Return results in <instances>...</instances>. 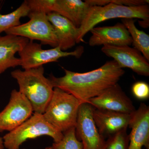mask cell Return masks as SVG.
Instances as JSON below:
<instances>
[{
	"instance_id": "cell-1",
	"label": "cell",
	"mask_w": 149,
	"mask_h": 149,
	"mask_svg": "<svg viewBox=\"0 0 149 149\" xmlns=\"http://www.w3.org/2000/svg\"><path fill=\"white\" fill-rule=\"evenodd\" d=\"M65 75L56 77L49 75L53 86L72 95L81 103H88L111 86L118 83L125 71L114 60L107 61L100 67L80 73L62 68Z\"/></svg>"
},
{
	"instance_id": "cell-2",
	"label": "cell",
	"mask_w": 149,
	"mask_h": 149,
	"mask_svg": "<svg viewBox=\"0 0 149 149\" xmlns=\"http://www.w3.org/2000/svg\"><path fill=\"white\" fill-rule=\"evenodd\" d=\"M43 66L11 72L18 84L21 93L28 100L34 113L43 114L53 94L54 87L49 78L44 75Z\"/></svg>"
},
{
	"instance_id": "cell-3",
	"label": "cell",
	"mask_w": 149,
	"mask_h": 149,
	"mask_svg": "<svg viewBox=\"0 0 149 149\" xmlns=\"http://www.w3.org/2000/svg\"><path fill=\"white\" fill-rule=\"evenodd\" d=\"M118 18H139L149 21V5L126 6L109 3L104 6H91L83 23L77 29L76 44L83 42L84 36L97 24Z\"/></svg>"
},
{
	"instance_id": "cell-4",
	"label": "cell",
	"mask_w": 149,
	"mask_h": 149,
	"mask_svg": "<svg viewBox=\"0 0 149 149\" xmlns=\"http://www.w3.org/2000/svg\"><path fill=\"white\" fill-rule=\"evenodd\" d=\"M81 104L72 95L54 88L43 116L51 125L63 133L75 127Z\"/></svg>"
},
{
	"instance_id": "cell-5",
	"label": "cell",
	"mask_w": 149,
	"mask_h": 149,
	"mask_svg": "<svg viewBox=\"0 0 149 149\" xmlns=\"http://www.w3.org/2000/svg\"><path fill=\"white\" fill-rule=\"evenodd\" d=\"M45 136L51 137L56 143L62 139L63 134L49 123L43 114L34 113L21 125L6 134L3 139L5 148L19 149L27 140Z\"/></svg>"
},
{
	"instance_id": "cell-6",
	"label": "cell",
	"mask_w": 149,
	"mask_h": 149,
	"mask_svg": "<svg viewBox=\"0 0 149 149\" xmlns=\"http://www.w3.org/2000/svg\"><path fill=\"white\" fill-rule=\"evenodd\" d=\"M29 20L26 23L10 28L6 35H15L29 40H39L41 45L55 48L58 45L54 28L48 19L47 14L42 12H29Z\"/></svg>"
},
{
	"instance_id": "cell-7",
	"label": "cell",
	"mask_w": 149,
	"mask_h": 149,
	"mask_svg": "<svg viewBox=\"0 0 149 149\" xmlns=\"http://www.w3.org/2000/svg\"><path fill=\"white\" fill-rule=\"evenodd\" d=\"M84 52V48L80 46L72 52H64L58 47L43 49L42 45L29 40L22 49L18 53L21 65L24 70L43 66L49 63L57 62L60 58L68 56L80 58Z\"/></svg>"
},
{
	"instance_id": "cell-8",
	"label": "cell",
	"mask_w": 149,
	"mask_h": 149,
	"mask_svg": "<svg viewBox=\"0 0 149 149\" xmlns=\"http://www.w3.org/2000/svg\"><path fill=\"white\" fill-rule=\"evenodd\" d=\"M94 109L88 103L81 104L79 108L75 133L83 149H104L106 141L99 133L93 119Z\"/></svg>"
},
{
	"instance_id": "cell-9",
	"label": "cell",
	"mask_w": 149,
	"mask_h": 149,
	"mask_svg": "<svg viewBox=\"0 0 149 149\" xmlns=\"http://www.w3.org/2000/svg\"><path fill=\"white\" fill-rule=\"evenodd\" d=\"M33 110L28 100L15 89L9 101L0 112V132L12 131L31 117Z\"/></svg>"
},
{
	"instance_id": "cell-10",
	"label": "cell",
	"mask_w": 149,
	"mask_h": 149,
	"mask_svg": "<svg viewBox=\"0 0 149 149\" xmlns=\"http://www.w3.org/2000/svg\"><path fill=\"white\" fill-rule=\"evenodd\" d=\"M102 52L112 58L120 68H130L139 75H149V61L135 48L129 46H103Z\"/></svg>"
},
{
	"instance_id": "cell-11",
	"label": "cell",
	"mask_w": 149,
	"mask_h": 149,
	"mask_svg": "<svg viewBox=\"0 0 149 149\" xmlns=\"http://www.w3.org/2000/svg\"><path fill=\"white\" fill-rule=\"evenodd\" d=\"M88 103L96 109L132 114L136 110L131 99L117 83L91 99Z\"/></svg>"
},
{
	"instance_id": "cell-12",
	"label": "cell",
	"mask_w": 149,
	"mask_h": 149,
	"mask_svg": "<svg viewBox=\"0 0 149 149\" xmlns=\"http://www.w3.org/2000/svg\"><path fill=\"white\" fill-rule=\"evenodd\" d=\"M90 32L92 35L89 41V45L129 46L132 40L128 29L123 23L113 26L94 27Z\"/></svg>"
},
{
	"instance_id": "cell-13",
	"label": "cell",
	"mask_w": 149,
	"mask_h": 149,
	"mask_svg": "<svg viewBox=\"0 0 149 149\" xmlns=\"http://www.w3.org/2000/svg\"><path fill=\"white\" fill-rule=\"evenodd\" d=\"M128 127L131 128L128 149L149 148V107L141 103L131 114Z\"/></svg>"
},
{
	"instance_id": "cell-14",
	"label": "cell",
	"mask_w": 149,
	"mask_h": 149,
	"mask_svg": "<svg viewBox=\"0 0 149 149\" xmlns=\"http://www.w3.org/2000/svg\"><path fill=\"white\" fill-rule=\"evenodd\" d=\"M93 117L99 133L105 138L128 128L131 114L94 109Z\"/></svg>"
},
{
	"instance_id": "cell-15",
	"label": "cell",
	"mask_w": 149,
	"mask_h": 149,
	"mask_svg": "<svg viewBox=\"0 0 149 149\" xmlns=\"http://www.w3.org/2000/svg\"><path fill=\"white\" fill-rule=\"evenodd\" d=\"M91 6L86 1L48 0V13L55 12L71 22L77 28L83 23Z\"/></svg>"
},
{
	"instance_id": "cell-16",
	"label": "cell",
	"mask_w": 149,
	"mask_h": 149,
	"mask_svg": "<svg viewBox=\"0 0 149 149\" xmlns=\"http://www.w3.org/2000/svg\"><path fill=\"white\" fill-rule=\"evenodd\" d=\"M29 40L13 35L0 36V75L9 68L20 66L21 61L15 54L21 51Z\"/></svg>"
},
{
	"instance_id": "cell-17",
	"label": "cell",
	"mask_w": 149,
	"mask_h": 149,
	"mask_svg": "<svg viewBox=\"0 0 149 149\" xmlns=\"http://www.w3.org/2000/svg\"><path fill=\"white\" fill-rule=\"evenodd\" d=\"M48 19L53 26L58 40V47L62 51H66L72 48L76 44L77 28L64 17L55 12L47 14Z\"/></svg>"
},
{
	"instance_id": "cell-18",
	"label": "cell",
	"mask_w": 149,
	"mask_h": 149,
	"mask_svg": "<svg viewBox=\"0 0 149 149\" xmlns=\"http://www.w3.org/2000/svg\"><path fill=\"white\" fill-rule=\"evenodd\" d=\"M132 38V44L149 61V35L136 27L133 19H121Z\"/></svg>"
},
{
	"instance_id": "cell-19",
	"label": "cell",
	"mask_w": 149,
	"mask_h": 149,
	"mask_svg": "<svg viewBox=\"0 0 149 149\" xmlns=\"http://www.w3.org/2000/svg\"><path fill=\"white\" fill-rule=\"evenodd\" d=\"M30 9L27 0H25L15 10L7 14L0 13V34L21 24L22 17L28 16Z\"/></svg>"
},
{
	"instance_id": "cell-20",
	"label": "cell",
	"mask_w": 149,
	"mask_h": 149,
	"mask_svg": "<svg viewBox=\"0 0 149 149\" xmlns=\"http://www.w3.org/2000/svg\"><path fill=\"white\" fill-rule=\"evenodd\" d=\"M62 139L58 143H54V149H83V144L78 140L75 133V127L63 133Z\"/></svg>"
},
{
	"instance_id": "cell-21",
	"label": "cell",
	"mask_w": 149,
	"mask_h": 149,
	"mask_svg": "<svg viewBox=\"0 0 149 149\" xmlns=\"http://www.w3.org/2000/svg\"><path fill=\"white\" fill-rule=\"evenodd\" d=\"M127 128L108 137L104 149H128L129 136Z\"/></svg>"
},
{
	"instance_id": "cell-22",
	"label": "cell",
	"mask_w": 149,
	"mask_h": 149,
	"mask_svg": "<svg viewBox=\"0 0 149 149\" xmlns=\"http://www.w3.org/2000/svg\"><path fill=\"white\" fill-rule=\"evenodd\" d=\"M86 1L91 6H104L109 3L126 6H137L149 4L148 0H86Z\"/></svg>"
},
{
	"instance_id": "cell-23",
	"label": "cell",
	"mask_w": 149,
	"mask_h": 149,
	"mask_svg": "<svg viewBox=\"0 0 149 149\" xmlns=\"http://www.w3.org/2000/svg\"><path fill=\"white\" fill-rule=\"evenodd\" d=\"M132 93L135 97L139 100H145L149 97V85L144 81H140L133 84Z\"/></svg>"
},
{
	"instance_id": "cell-24",
	"label": "cell",
	"mask_w": 149,
	"mask_h": 149,
	"mask_svg": "<svg viewBox=\"0 0 149 149\" xmlns=\"http://www.w3.org/2000/svg\"><path fill=\"white\" fill-rule=\"evenodd\" d=\"M5 147L4 146L3 141V138L0 137V149H4Z\"/></svg>"
},
{
	"instance_id": "cell-25",
	"label": "cell",
	"mask_w": 149,
	"mask_h": 149,
	"mask_svg": "<svg viewBox=\"0 0 149 149\" xmlns=\"http://www.w3.org/2000/svg\"><path fill=\"white\" fill-rule=\"evenodd\" d=\"M45 149H54L53 147L52 146H50V147H47V148H45Z\"/></svg>"
},
{
	"instance_id": "cell-26",
	"label": "cell",
	"mask_w": 149,
	"mask_h": 149,
	"mask_svg": "<svg viewBox=\"0 0 149 149\" xmlns=\"http://www.w3.org/2000/svg\"><path fill=\"white\" fill-rule=\"evenodd\" d=\"M1 1H0V3H1Z\"/></svg>"
},
{
	"instance_id": "cell-27",
	"label": "cell",
	"mask_w": 149,
	"mask_h": 149,
	"mask_svg": "<svg viewBox=\"0 0 149 149\" xmlns=\"http://www.w3.org/2000/svg\"><path fill=\"white\" fill-rule=\"evenodd\" d=\"M148 149H149V148H148Z\"/></svg>"
}]
</instances>
